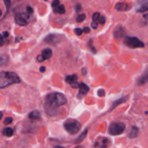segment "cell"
I'll return each mask as SVG.
<instances>
[{
	"label": "cell",
	"mask_w": 148,
	"mask_h": 148,
	"mask_svg": "<svg viewBox=\"0 0 148 148\" xmlns=\"http://www.w3.org/2000/svg\"><path fill=\"white\" fill-rule=\"evenodd\" d=\"M67 102L66 96L61 92H54L48 94L45 98L43 108L47 115L50 116H56L59 107L65 105Z\"/></svg>",
	"instance_id": "6da1fadb"
},
{
	"label": "cell",
	"mask_w": 148,
	"mask_h": 148,
	"mask_svg": "<svg viewBox=\"0 0 148 148\" xmlns=\"http://www.w3.org/2000/svg\"><path fill=\"white\" fill-rule=\"evenodd\" d=\"M20 78L14 72L2 71L0 73V88L1 89L13 84L20 83Z\"/></svg>",
	"instance_id": "7a4b0ae2"
},
{
	"label": "cell",
	"mask_w": 148,
	"mask_h": 148,
	"mask_svg": "<svg viewBox=\"0 0 148 148\" xmlns=\"http://www.w3.org/2000/svg\"><path fill=\"white\" fill-rule=\"evenodd\" d=\"M65 130L70 134H75L80 130L81 124L75 119H67L64 123Z\"/></svg>",
	"instance_id": "3957f363"
},
{
	"label": "cell",
	"mask_w": 148,
	"mask_h": 148,
	"mask_svg": "<svg viewBox=\"0 0 148 148\" xmlns=\"http://www.w3.org/2000/svg\"><path fill=\"white\" fill-rule=\"evenodd\" d=\"M124 43L126 46L130 49H137V48L145 47V43L137 37L127 36L124 40Z\"/></svg>",
	"instance_id": "277c9868"
},
{
	"label": "cell",
	"mask_w": 148,
	"mask_h": 148,
	"mask_svg": "<svg viewBox=\"0 0 148 148\" xmlns=\"http://www.w3.org/2000/svg\"><path fill=\"white\" fill-rule=\"evenodd\" d=\"M126 126L122 122H114L108 128V134L112 136L120 135L124 132Z\"/></svg>",
	"instance_id": "5b68a950"
},
{
	"label": "cell",
	"mask_w": 148,
	"mask_h": 148,
	"mask_svg": "<svg viewBox=\"0 0 148 148\" xmlns=\"http://www.w3.org/2000/svg\"><path fill=\"white\" fill-rule=\"evenodd\" d=\"M32 14H30L27 11L26 12H17L15 14L14 20L16 24L20 26H25L27 25L30 21V18Z\"/></svg>",
	"instance_id": "8992f818"
},
{
	"label": "cell",
	"mask_w": 148,
	"mask_h": 148,
	"mask_svg": "<svg viewBox=\"0 0 148 148\" xmlns=\"http://www.w3.org/2000/svg\"><path fill=\"white\" fill-rule=\"evenodd\" d=\"M63 36L58 34H49V36H46L44 39V41L49 44H57L60 40H62Z\"/></svg>",
	"instance_id": "52a82bcc"
},
{
	"label": "cell",
	"mask_w": 148,
	"mask_h": 148,
	"mask_svg": "<svg viewBox=\"0 0 148 148\" xmlns=\"http://www.w3.org/2000/svg\"><path fill=\"white\" fill-rule=\"evenodd\" d=\"M52 54H53V52H52V50L49 48H46V49H43L41 51V54L38 55L37 57V60L39 62H42L43 61L46 60V59H50L52 56Z\"/></svg>",
	"instance_id": "ba28073f"
},
{
	"label": "cell",
	"mask_w": 148,
	"mask_h": 148,
	"mask_svg": "<svg viewBox=\"0 0 148 148\" xmlns=\"http://www.w3.org/2000/svg\"><path fill=\"white\" fill-rule=\"evenodd\" d=\"M90 90V88L84 82H80L79 85V92L77 94L78 99H82Z\"/></svg>",
	"instance_id": "9c48e42d"
},
{
	"label": "cell",
	"mask_w": 148,
	"mask_h": 148,
	"mask_svg": "<svg viewBox=\"0 0 148 148\" xmlns=\"http://www.w3.org/2000/svg\"><path fill=\"white\" fill-rule=\"evenodd\" d=\"M77 79V76L76 75H75V74H74V75H68V76H66V78H65L66 82H67V83H69L73 88H79V83L78 82Z\"/></svg>",
	"instance_id": "30bf717a"
},
{
	"label": "cell",
	"mask_w": 148,
	"mask_h": 148,
	"mask_svg": "<svg viewBox=\"0 0 148 148\" xmlns=\"http://www.w3.org/2000/svg\"><path fill=\"white\" fill-rule=\"evenodd\" d=\"M114 36L116 38L119 39L125 36V30L121 25H118L114 30Z\"/></svg>",
	"instance_id": "8fae6325"
},
{
	"label": "cell",
	"mask_w": 148,
	"mask_h": 148,
	"mask_svg": "<svg viewBox=\"0 0 148 148\" xmlns=\"http://www.w3.org/2000/svg\"><path fill=\"white\" fill-rule=\"evenodd\" d=\"M129 99V96L128 95H127V96H124V97H121V98H119V99L116 100L115 101H114L112 103V105H111V106L110 107V109H109V111H112L113 110L115 109L116 108L117 106H119V105H121V104L127 102V100Z\"/></svg>",
	"instance_id": "7c38bea8"
},
{
	"label": "cell",
	"mask_w": 148,
	"mask_h": 148,
	"mask_svg": "<svg viewBox=\"0 0 148 148\" xmlns=\"http://www.w3.org/2000/svg\"><path fill=\"white\" fill-rule=\"evenodd\" d=\"M147 83H148V67L143 72V75L139 77L138 80H137V85L142 86V85Z\"/></svg>",
	"instance_id": "4fadbf2b"
},
{
	"label": "cell",
	"mask_w": 148,
	"mask_h": 148,
	"mask_svg": "<svg viewBox=\"0 0 148 148\" xmlns=\"http://www.w3.org/2000/svg\"><path fill=\"white\" fill-rule=\"evenodd\" d=\"M115 9L119 12H126L130 10V6L127 2H119L116 4Z\"/></svg>",
	"instance_id": "5bb4252c"
},
{
	"label": "cell",
	"mask_w": 148,
	"mask_h": 148,
	"mask_svg": "<svg viewBox=\"0 0 148 148\" xmlns=\"http://www.w3.org/2000/svg\"><path fill=\"white\" fill-rule=\"evenodd\" d=\"M108 145H109V140L108 139H107L106 137H104L102 140H101V142L98 141L95 143L94 147L95 148H108Z\"/></svg>",
	"instance_id": "9a60e30c"
},
{
	"label": "cell",
	"mask_w": 148,
	"mask_h": 148,
	"mask_svg": "<svg viewBox=\"0 0 148 148\" xmlns=\"http://www.w3.org/2000/svg\"><path fill=\"white\" fill-rule=\"evenodd\" d=\"M148 11V0H144L137 9V12L143 13Z\"/></svg>",
	"instance_id": "2e32d148"
},
{
	"label": "cell",
	"mask_w": 148,
	"mask_h": 148,
	"mask_svg": "<svg viewBox=\"0 0 148 148\" xmlns=\"http://www.w3.org/2000/svg\"><path fill=\"white\" fill-rule=\"evenodd\" d=\"M138 134H139V129L137 128V127H135V126H134V127H132L131 131H130V132L128 134V137H130V139H134V138H136V137L138 136Z\"/></svg>",
	"instance_id": "e0dca14e"
},
{
	"label": "cell",
	"mask_w": 148,
	"mask_h": 148,
	"mask_svg": "<svg viewBox=\"0 0 148 148\" xmlns=\"http://www.w3.org/2000/svg\"><path fill=\"white\" fill-rule=\"evenodd\" d=\"M28 118L31 120H39L40 119V114L38 111L35 110L28 114Z\"/></svg>",
	"instance_id": "ac0fdd59"
},
{
	"label": "cell",
	"mask_w": 148,
	"mask_h": 148,
	"mask_svg": "<svg viewBox=\"0 0 148 148\" xmlns=\"http://www.w3.org/2000/svg\"><path fill=\"white\" fill-rule=\"evenodd\" d=\"M88 130H84V131L81 133L80 135H79V137L77 138V140L75 141V144H79V143H82V142L85 140V137H86L87 134H88Z\"/></svg>",
	"instance_id": "d6986e66"
},
{
	"label": "cell",
	"mask_w": 148,
	"mask_h": 148,
	"mask_svg": "<svg viewBox=\"0 0 148 148\" xmlns=\"http://www.w3.org/2000/svg\"><path fill=\"white\" fill-rule=\"evenodd\" d=\"M2 134L4 136L10 137L13 135V134H14V132H13L12 129L10 128V127H5V128L3 130Z\"/></svg>",
	"instance_id": "ffe728a7"
},
{
	"label": "cell",
	"mask_w": 148,
	"mask_h": 148,
	"mask_svg": "<svg viewBox=\"0 0 148 148\" xmlns=\"http://www.w3.org/2000/svg\"><path fill=\"white\" fill-rule=\"evenodd\" d=\"M53 12L54 13H58V14H64L65 13V8L64 6L60 4V5L57 6L56 7L53 8Z\"/></svg>",
	"instance_id": "44dd1931"
},
{
	"label": "cell",
	"mask_w": 148,
	"mask_h": 148,
	"mask_svg": "<svg viewBox=\"0 0 148 148\" xmlns=\"http://www.w3.org/2000/svg\"><path fill=\"white\" fill-rule=\"evenodd\" d=\"M101 14L99 12H95L92 16V21L93 22H98V20H99L100 17H101Z\"/></svg>",
	"instance_id": "7402d4cb"
},
{
	"label": "cell",
	"mask_w": 148,
	"mask_h": 148,
	"mask_svg": "<svg viewBox=\"0 0 148 148\" xmlns=\"http://www.w3.org/2000/svg\"><path fill=\"white\" fill-rule=\"evenodd\" d=\"M3 1H4V4H5L6 9H7V12H6V13H5V15H6V14L8 13L9 10H10V6H11V0H3Z\"/></svg>",
	"instance_id": "603a6c76"
},
{
	"label": "cell",
	"mask_w": 148,
	"mask_h": 148,
	"mask_svg": "<svg viewBox=\"0 0 148 148\" xmlns=\"http://www.w3.org/2000/svg\"><path fill=\"white\" fill-rule=\"evenodd\" d=\"M85 18H86V16H85V14H79V15L77 16L76 20L77 23H82V22H83L84 20H85Z\"/></svg>",
	"instance_id": "cb8c5ba5"
},
{
	"label": "cell",
	"mask_w": 148,
	"mask_h": 148,
	"mask_svg": "<svg viewBox=\"0 0 148 148\" xmlns=\"http://www.w3.org/2000/svg\"><path fill=\"white\" fill-rule=\"evenodd\" d=\"M12 121L13 119L12 117H7V118H5V119H4V125H9V124H12Z\"/></svg>",
	"instance_id": "d4e9b609"
},
{
	"label": "cell",
	"mask_w": 148,
	"mask_h": 148,
	"mask_svg": "<svg viewBox=\"0 0 148 148\" xmlns=\"http://www.w3.org/2000/svg\"><path fill=\"white\" fill-rule=\"evenodd\" d=\"M7 56H4V55H1V60H0V62H1V65H3L4 64H5L6 62H7Z\"/></svg>",
	"instance_id": "484cf974"
},
{
	"label": "cell",
	"mask_w": 148,
	"mask_h": 148,
	"mask_svg": "<svg viewBox=\"0 0 148 148\" xmlns=\"http://www.w3.org/2000/svg\"><path fill=\"white\" fill-rule=\"evenodd\" d=\"M98 95L99 97H104L106 95V92L103 89H100L98 90Z\"/></svg>",
	"instance_id": "4316f807"
},
{
	"label": "cell",
	"mask_w": 148,
	"mask_h": 148,
	"mask_svg": "<svg viewBox=\"0 0 148 148\" xmlns=\"http://www.w3.org/2000/svg\"><path fill=\"white\" fill-rule=\"evenodd\" d=\"M59 5H60V1H59V0H53V2L51 3V7H53V8L56 7Z\"/></svg>",
	"instance_id": "83f0119b"
},
{
	"label": "cell",
	"mask_w": 148,
	"mask_h": 148,
	"mask_svg": "<svg viewBox=\"0 0 148 148\" xmlns=\"http://www.w3.org/2000/svg\"><path fill=\"white\" fill-rule=\"evenodd\" d=\"M75 33H76L77 36H81L82 33H83V30H82V29L79 28V27H77V28L75 29Z\"/></svg>",
	"instance_id": "f1b7e54d"
},
{
	"label": "cell",
	"mask_w": 148,
	"mask_h": 148,
	"mask_svg": "<svg viewBox=\"0 0 148 148\" xmlns=\"http://www.w3.org/2000/svg\"><path fill=\"white\" fill-rule=\"evenodd\" d=\"M106 23V17L105 16H101V17H100L99 20H98V23H100V24L101 25H103L105 24Z\"/></svg>",
	"instance_id": "f546056e"
},
{
	"label": "cell",
	"mask_w": 148,
	"mask_h": 148,
	"mask_svg": "<svg viewBox=\"0 0 148 148\" xmlns=\"http://www.w3.org/2000/svg\"><path fill=\"white\" fill-rule=\"evenodd\" d=\"M92 40H90V41L89 46H90V49H91V51H92V53H96V49H95V48L94 47L93 45L92 44Z\"/></svg>",
	"instance_id": "4dcf8cb0"
},
{
	"label": "cell",
	"mask_w": 148,
	"mask_h": 148,
	"mask_svg": "<svg viewBox=\"0 0 148 148\" xmlns=\"http://www.w3.org/2000/svg\"><path fill=\"white\" fill-rule=\"evenodd\" d=\"M26 11H27L30 14H32V15H33V10L31 7H29V6H27V7H26Z\"/></svg>",
	"instance_id": "1f68e13d"
},
{
	"label": "cell",
	"mask_w": 148,
	"mask_h": 148,
	"mask_svg": "<svg viewBox=\"0 0 148 148\" xmlns=\"http://www.w3.org/2000/svg\"><path fill=\"white\" fill-rule=\"evenodd\" d=\"M75 10H76L77 12H79L82 10V6H81L79 4H77L75 5Z\"/></svg>",
	"instance_id": "d6a6232c"
},
{
	"label": "cell",
	"mask_w": 148,
	"mask_h": 148,
	"mask_svg": "<svg viewBox=\"0 0 148 148\" xmlns=\"http://www.w3.org/2000/svg\"><path fill=\"white\" fill-rule=\"evenodd\" d=\"M98 22H93V21H92V23H91V27H92V28L96 29L97 27H98Z\"/></svg>",
	"instance_id": "836d02e7"
},
{
	"label": "cell",
	"mask_w": 148,
	"mask_h": 148,
	"mask_svg": "<svg viewBox=\"0 0 148 148\" xmlns=\"http://www.w3.org/2000/svg\"><path fill=\"white\" fill-rule=\"evenodd\" d=\"M90 32V28L88 27H85L83 28V33H89Z\"/></svg>",
	"instance_id": "e575fe53"
},
{
	"label": "cell",
	"mask_w": 148,
	"mask_h": 148,
	"mask_svg": "<svg viewBox=\"0 0 148 148\" xmlns=\"http://www.w3.org/2000/svg\"><path fill=\"white\" fill-rule=\"evenodd\" d=\"M46 67H45V66H40V68H39V70H40V72H41V73H43V72H46Z\"/></svg>",
	"instance_id": "d590c367"
},
{
	"label": "cell",
	"mask_w": 148,
	"mask_h": 148,
	"mask_svg": "<svg viewBox=\"0 0 148 148\" xmlns=\"http://www.w3.org/2000/svg\"><path fill=\"white\" fill-rule=\"evenodd\" d=\"M1 35H2L4 38H7L9 36V35H10V33H9V32H7V31H4V32H3L2 34Z\"/></svg>",
	"instance_id": "8d00e7d4"
},
{
	"label": "cell",
	"mask_w": 148,
	"mask_h": 148,
	"mask_svg": "<svg viewBox=\"0 0 148 148\" xmlns=\"http://www.w3.org/2000/svg\"><path fill=\"white\" fill-rule=\"evenodd\" d=\"M3 44H4V36H2V35H1V46H3Z\"/></svg>",
	"instance_id": "74e56055"
},
{
	"label": "cell",
	"mask_w": 148,
	"mask_h": 148,
	"mask_svg": "<svg viewBox=\"0 0 148 148\" xmlns=\"http://www.w3.org/2000/svg\"><path fill=\"white\" fill-rule=\"evenodd\" d=\"M87 72H88V71H87V69H85V68H83V69H82V75H85V74L87 73Z\"/></svg>",
	"instance_id": "f35d334b"
},
{
	"label": "cell",
	"mask_w": 148,
	"mask_h": 148,
	"mask_svg": "<svg viewBox=\"0 0 148 148\" xmlns=\"http://www.w3.org/2000/svg\"><path fill=\"white\" fill-rule=\"evenodd\" d=\"M143 18L145 19L146 20H148V13H147V14H145L144 15H143Z\"/></svg>",
	"instance_id": "ab89813d"
},
{
	"label": "cell",
	"mask_w": 148,
	"mask_h": 148,
	"mask_svg": "<svg viewBox=\"0 0 148 148\" xmlns=\"http://www.w3.org/2000/svg\"><path fill=\"white\" fill-rule=\"evenodd\" d=\"M53 148H65L64 147H63V146H59V145H56V146H54Z\"/></svg>",
	"instance_id": "60d3db41"
},
{
	"label": "cell",
	"mask_w": 148,
	"mask_h": 148,
	"mask_svg": "<svg viewBox=\"0 0 148 148\" xmlns=\"http://www.w3.org/2000/svg\"><path fill=\"white\" fill-rule=\"evenodd\" d=\"M75 148H85L84 146H82V145H79V146H77V147H75Z\"/></svg>",
	"instance_id": "b9f144b4"
},
{
	"label": "cell",
	"mask_w": 148,
	"mask_h": 148,
	"mask_svg": "<svg viewBox=\"0 0 148 148\" xmlns=\"http://www.w3.org/2000/svg\"><path fill=\"white\" fill-rule=\"evenodd\" d=\"M44 1H48V0H44Z\"/></svg>",
	"instance_id": "7bdbcfd3"
}]
</instances>
